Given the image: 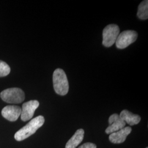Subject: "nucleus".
<instances>
[{
	"instance_id": "9b49d317",
	"label": "nucleus",
	"mask_w": 148,
	"mask_h": 148,
	"mask_svg": "<svg viewBox=\"0 0 148 148\" xmlns=\"http://www.w3.org/2000/svg\"><path fill=\"white\" fill-rule=\"evenodd\" d=\"M85 132L83 129L78 130L66 144L65 148H76L84 139Z\"/></svg>"
},
{
	"instance_id": "423d86ee",
	"label": "nucleus",
	"mask_w": 148,
	"mask_h": 148,
	"mask_svg": "<svg viewBox=\"0 0 148 148\" xmlns=\"http://www.w3.org/2000/svg\"><path fill=\"white\" fill-rule=\"evenodd\" d=\"M39 104V102L36 100H32L24 103L21 115V120L27 121L32 119Z\"/></svg>"
},
{
	"instance_id": "4468645a",
	"label": "nucleus",
	"mask_w": 148,
	"mask_h": 148,
	"mask_svg": "<svg viewBox=\"0 0 148 148\" xmlns=\"http://www.w3.org/2000/svg\"><path fill=\"white\" fill-rule=\"evenodd\" d=\"M79 148H97V146L93 143H86L81 145Z\"/></svg>"
},
{
	"instance_id": "f03ea898",
	"label": "nucleus",
	"mask_w": 148,
	"mask_h": 148,
	"mask_svg": "<svg viewBox=\"0 0 148 148\" xmlns=\"http://www.w3.org/2000/svg\"><path fill=\"white\" fill-rule=\"evenodd\" d=\"M53 87L59 95H66L69 91V82L66 75L63 69L55 70L53 74Z\"/></svg>"
},
{
	"instance_id": "f257e3e1",
	"label": "nucleus",
	"mask_w": 148,
	"mask_h": 148,
	"mask_svg": "<svg viewBox=\"0 0 148 148\" xmlns=\"http://www.w3.org/2000/svg\"><path fill=\"white\" fill-rule=\"evenodd\" d=\"M44 122L45 119L42 116H38L32 119L25 126L16 133L15 139L17 141H21L29 137L42 126Z\"/></svg>"
},
{
	"instance_id": "39448f33",
	"label": "nucleus",
	"mask_w": 148,
	"mask_h": 148,
	"mask_svg": "<svg viewBox=\"0 0 148 148\" xmlns=\"http://www.w3.org/2000/svg\"><path fill=\"white\" fill-rule=\"evenodd\" d=\"M138 37L137 32L134 30H126L120 33L116 41L117 48L124 49L134 42Z\"/></svg>"
},
{
	"instance_id": "1a4fd4ad",
	"label": "nucleus",
	"mask_w": 148,
	"mask_h": 148,
	"mask_svg": "<svg viewBox=\"0 0 148 148\" xmlns=\"http://www.w3.org/2000/svg\"><path fill=\"white\" fill-rule=\"evenodd\" d=\"M132 131L130 127H125L121 130L112 133L109 136V140L111 143L114 144H121L124 142L127 136Z\"/></svg>"
},
{
	"instance_id": "0eeeda50",
	"label": "nucleus",
	"mask_w": 148,
	"mask_h": 148,
	"mask_svg": "<svg viewBox=\"0 0 148 148\" xmlns=\"http://www.w3.org/2000/svg\"><path fill=\"white\" fill-rule=\"evenodd\" d=\"M109 126L106 129V134H111L117 132L126 126V122L123 121L117 114H114L109 119Z\"/></svg>"
},
{
	"instance_id": "2eb2a0df",
	"label": "nucleus",
	"mask_w": 148,
	"mask_h": 148,
	"mask_svg": "<svg viewBox=\"0 0 148 148\" xmlns=\"http://www.w3.org/2000/svg\"></svg>"
},
{
	"instance_id": "6e6552de",
	"label": "nucleus",
	"mask_w": 148,
	"mask_h": 148,
	"mask_svg": "<svg viewBox=\"0 0 148 148\" xmlns=\"http://www.w3.org/2000/svg\"><path fill=\"white\" fill-rule=\"evenodd\" d=\"M21 109L20 106H6L2 110V115L10 121H16L21 116Z\"/></svg>"
},
{
	"instance_id": "9d476101",
	"label": "nucleus",
	"mask_w": 148,
	"mask_h": 148,
	"mask_svg": "<svg viewBox=\"0 0 148 148\" xmlns=\"http://www.w3.org/2000/svg\"><path fill=\"white\" fill-rule=\"evenodd\" d=\"M120 117L123 121L130 126L137 125L140 121L141 118L138 115L133 114L131 112L127 110H123L121 112Z\"/></svg>"
},
{
	"instance_id": "20e7f679",
	"label": "nucleus",
	"mask_w": 148,
	"mask_h": 148,
	"mask_svg": "<svg viewBox=\"0 0 148 148\" xmlns=\"http://www.w3.org/2000/svg\"><path fill=\"white\" fill-rule=\"evenodd\" d=\"M120 34V29L116 24H109L103 32V45L106 47L112 46L116 41Z\"/></svg>"
},
{
	"instance_id": "7ed1b4c3",
	"label": "nucleus",
	"mask_w": 148,
	"mask_h": 148,
	"mask_svg": "<svg viewBox=\"0 0 148 148\" xmlns=\"http://www.w3.org/2000/svg\"><path fill=\"white\" fill-rule=\"evenodd\" d=\"M1 99L8 103L19 104L25 99V94L19 88H11L3 90L0 93Z\"/></svg>"
},
{
	"instance_id": "ddd939ff",
	"label": "nucleus",
	"mask_w": 148,
	"mask_h": 148,
	"mask_svg": "<svg viewBox=\"0 0 148 148\" xmlns=\"http://www.w3.org/2000/svg\"><path fill=\"white\" fill-rule=\"evenodd\" d=\"M11 72L10 66L5 62L0 60V77L7 76Z\"/></svg>"
},
{
	"instance_id": "f8f14e48",
	"label": "nucleus",
	"mask_w": 148,
	"mask_h": 148,
	"mask_svg": "<svg viewBox=\"0 0 148 148\" xmlns=\"http://www.w3.org/2000/svg\"><path fill=\"white\" fill-rule=\"evenodd\" d=\"M138 17L142 20H146L148 18V1H142L138 6Z\"/></svg>"
}]
</instances>
